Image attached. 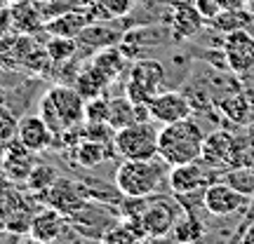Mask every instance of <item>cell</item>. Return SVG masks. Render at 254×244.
<instances>
[{"label": "cell", "instance_id": "14", "mask_svg": "<svg viewBox=\"0 0 254 244\" xmlns=\"http://www.w3.org/2000/svg\"><path fill=\"white\" fill-rule=\"evenodd\" d=\"M33 155L36 153H31L28 148H24V146L19 144V139L7 141V153L2 157V172H5V176L17 183L26 181L28 176H31V172L36 169Z\"/></svg>", "mask_w": 254, "mask_h": 244}, {"label": "cell", "instance_id": "32", "mask_svg": "<svg viewBox=\"0 0 254 244\" xmlns=\"http://www.w3.org/2000/svg\"><path fill=\"white\" fill-rule=\"evenodd\" d=\"M5 153H7V144H5V141H0V162H2Z\"/></svg>", "mask_w": 254, "mask_h": 244}, {"label": "cell", "instance_id": "22", "mask_svg": "<svg viewBox=\"0 0 254 244\" xmlns=\"http://www.w3.org/2000/svg\"><path fill=\"white\" fill-rule=\"evenodd\" d=\"M109 122L113 129H123V127L136 122V103L129 101L127 97H116V99H111Z\"/></svg>", "mask_w": 254, "mask_h": 244}, {"label": "cell", "instance_id": "7", "mask_svg": "<svg viewBox=\"0 0 254 244\" xmlns=\"http://www.w3.org/2000/svg\"><path fill=\"white\" fill-rule=\"evenodd\" d=\"M214 167H209L202 160L186 164H177L170 169V190L174 195H190L205 190L209 183H214Z\"/></svg>", "mask_w": 254, "mask_h": 244}, {"label": "cell", "instance_id": "20", "mask_svg": "<svg viewBox=\"0 0 254 244\" xmlns=\"http://www.w3.org/2000/svg\"><path fill=\"white\" fill-rule=\"evenodd\" d=\"M172 237L177 242H198L205 237V223L193 211L184 209V214L177 218V223L172 228Z\"/></svg>", "mask_w": 254, "mask_h": 244}, {"label": "cell", "instance_id": "2", "mask_svg": "<svg viewBox=\"0 0 254 244\" xmlns=\"http://www.w3.org/2000/svg\"><path fill=\"white\" fill-rule=\"evenodd\" d=\"M202 146H205V132L190 118L170 122V125H160L158 155L170 167L200 160L202 157Z\"/></svg>", "mask_w": 254, "mask_h": 244}, {"label": "cell", "instance_id": "23", "mask_svg": "<svg viewBox=\"0 0 254 244\" xmlns=\"http://www.w3.org/2000/svg\"><path fill=\"white\" fill-rule=\"evenodd\" d=\"M78 40L75 38H62V36H55L50 43L45 45L47 54L52 59V63H66L71 61L73 54H75V49H78Z\"/></svg>", "mask_w": 254, "mask_h": 244}, {"label": "cell", "instance_id": "25", "mask_svg": "<svg viewBox=\"0 0 254 244\" xmlns=\"http://www.w3.org/2000/svg\"><path fill=\"white\" fill-rule=\"evenodd\" d=\"M109 115H111V101L104 94L85 101V122H109Z\"/></svg>", "mask_w": 254, "mask_h": 244}, {"label": "cell", "instance_id": "33", "mask_svg": "<svg viewBox=\"0 0 254 244\" xmlns=\"http://www.w3.org/2000/svg\"><path fill=\"white\" fill-rule=\"evenodd\" d=\"M0 103H7V92H5L2 85H0Z\"/></svg>", "mask_w": 254, "mask_h": 244}, {"label": "cell", "instance_id": "8", "mask_svg": "<svg viewBox=\"0 0 254 244\" xmlns=\"http://www.w3.org/2000/svg\"><path fill=\"white\" fill-rule=\"evenodd\" d=\"M221 49H224L226 66L236 73V75L245 78L247 73L254 68V36L247 28L226 33Z\"/></svg>", "mask_w": 254, "mask_h": 244}, {"label": "cell", "instance_id": "27", "mask_svg": "<svg viewBox=\"0 0 254 244\" xmlns=\"http://www.w3.org/2000/svg\"><path fill=\"white\" fill-rule=\"evenodd\" d=\"M224 181H228L236 190L245 193V195H250V197L254 195V172L252 169L236 167V169H231V172L226 174V179H224Z\"/></svg>", "mask_w": 254, "mask_h": 244}, {"label": "cell", "instance_id": "34", "mask_svg": "<svg viewBox=\"0 0 254 244\" xmlns=\"http://www.w3.org/2000/svg\"><path fill=\"white\" fill-rule=\"evenodd\" d=\"M247 5H250V7H254V0H247Z\"/></svg>", "mask_w": 254, "mask_h": 244}, {"label": "cell", "instance_id": "10", "mask_svg": "<svg viewBox=\"0 0 254 244\" xmlns=\"http://www.w3.org/2000/svg\"><path fill=\"white\" fill-rule=\"evenodd\" d=\"M52 106H55L57 115L62 118L66 132L73 129V127H80L85 122V97L75 90V85L68 87V85H57L52 90L45 92Z\"/></svg>", "mask_w": 254, "mask_h": 244}, {"label": "cell", "instance_id": "3", "mask_svg": "<svg viewBox=\"0 0 254 244\" xmlns=\"http://www.w3.org/2000/svg\"><path fill=\"white\" fill-rule=\"evenodd\" d=\"M158 127L153 120L148 122H132V125L116 129L113 150L123 160H151L158 155Z\"/></svg>", "mask_w": 254, "mask_h": 244}, {"label": "cell", "instance_id": "12", "mask_svg": "<svg viewBox=\"0 0 254 244\" xmlns=\"http://www.w3.org/2000/svg\"><path fill=\"white\" fill-rule=\"evenodd\" d=\"M17 139L24 148H28L31 153L36 155L55 148V141H57V136L52 134V129L47 127L45 120L40 115H33V113H26L24 118H19Z\"/></svg>", "mask_w": 254, "mask_h": 244}, {"label": "cell", "instance_id": "9", "mask_svg": "<svg viewBox=\"0 0 254 244\" xmlns=\"http://www.w3.org/2000/svg\"><path fill=\"white\" fill-rule=\"evenodd\" d=\"M148 110L151 118L158 125H170V122H179L193 115V103L184 92L174 90H163L160 94H155L153 99L148 101Z\"/></svg>", "mask_w": 254, "mask_h": 244}, {"label": "cell", "instance_id": "16", "mask_svg": "<svg viewBox=\"0 0 254 244\" xmlns=\"http://www.w3.org/2000/svg\"><path fill=\"white\" fill-rule=\"evenodd\" d=\"M205 24L207 21L195 5H179V7L170 9V31H172L174 40H189V38L198 36Z\"/></svg>", "mask_w": 254, "mask_h": 244}, {"label": "cell", "instance_id": "24", "mask_svg": "<svg viewBox=\"0 0 254 244\" xmlns=\"http://www.w3.org/2000/svg\"><path fill=\"white\" fill-rule=\"evenodd\" d=\"M57 179H59V172H57L52 164H36V169L31 172L26 183L31 186V190L43 193V190H47L52 183H57Z\"/></svg>", "mask_w": 254, "mask_h": 244}, {"label": "cell", "instance_id": "13", "mask_svg": "<svg viewBox=\"0 0 254 244\" xmlns=\"http://www.w3.org/2000/svg\"><path fill=\"white\" fill-rule=\"evenodd\" d=\"M200 160L209 167H238V141L228 132H212L205 136Z\"/></svg>", "mask_w": 254, "mask_h": 244}, {"label": "cell", "instance_id": "5", "mask_svg": "<svg viewBox=\"0 0 254 244\" xmlns=\"http://www.w3.org/2000/svg\"><path fill=\"white\" fill-rule=\"evenodd\" d=\"M184 214L182 202L167 197V195H151L148 204L141 211V226H144L148 240H163L172 233L177 218Z\"/></svg>", "mask_w": 254, "mask_h": 244}, {"label": "cell", "instance_id": "17", "mask_svg": "<svg viewBox=\"0 0 254 244\" xmlns=\"http://www.w3.org/2000/svg\"><path fill=\"white\" fill-rule=\"evenodd\" d=\"M64 214L57 209H45L31 218V226H28V237L33 242H55L62 237L64 230Z\"/></svg>", "mask_w": 254, "mask_h": 244}, {"label": "cell", "instance_id": "30", "mask_svg": "<svg viewBox=\"0 0 254 244\" xmlns=\"http://www.w3.org/2000/svg\"><path fill=\"white\" fill-rule=\"evenodd\" d=\"M219 7L221 9H245L247 0H219Z\"/></svg>", "mask_w": 254, "mask_h": 244}, {"label": "cell", "instance_id": "4", "mask_svg": "<svg viewBox=\"0 0 254 244\" xmlns=\"http://www.w3.org/2000/svg\"><path fill=\"white\" fill-rule=\"evenodd\" d=\"M165 90V66L155 59H139L125 82V97L134 103H148Z\"/></svg>", "mask_w": 254, "mask_h": 244}, {"label": "cell", "instance_id": "21", "mask_svg": "<svg viewBox=\"0 0 254 244\" xmlns=\"http://www.w3.org/2000/svg\"><path fill=\"white\" fill-rule=\"evenodd\" d=\"M73 155H75V162L85 167V169H94L109 157L106 155V144L92 141V139H82L80 144L73 148Z\"/></svg>", "mask_w": 254, "mask_h": 244}, {"label": "cell", "instance_id": "26", "mask_svg": "<svg viewBox=\"0 0 254 244\" xmlns=\"http://www.w3.org/2000/svg\"><path fill=\"white\" fill-rule=\"evenodd\" d=\"M17 129H19V118L17 113L9 108L7 103H0V141H12L17 139Z\"/></svg>", "mask_w": 254, "mask_h": 244}, {"label": "cell", "instance_id": "11", "mask_svg": "<svg viewBox=\"0 0 254 244\" xmlns=\"http://www.w3.org/2000/svg\"><path fill=\"white\" fill-rule=\"evenodd\" d=\"M87 186L85 183H71L66 179H57V183H52L47 190H43V199L47 202V207L62 211L64 216H71L73 211L82 209L87 202Z\"/></svg>", "mask_w": 254, "mask_h": 244}, {"label": "cell", "instance_id": "15", "mask_svg": "<svg viewBox=\"0 0 254 244\" xmlns=\"http://www.w3.org/2000/svg\"><path fill=\"white\" fill-rule=\"evenodd\" d=\"M125 28H116L109 21H90L87 26L78 33V45L90 47V49H104V47H113L123 43Z\"/></svg>", "mask_w": 254, "mask_h": 244}, {"label": "cell", "instance_id": "18", "mask_svg": "<svg viewBox=\"0 0 254 244\" xmlns=\"http://www.w3.org/2000/svg\"><path fill=\"white\" fill-rule=\"evenodd\" d=\"M252 12L250 9H221L217 17L214 19H209L207 24L214 31H221L224 36L226 33H231V31H240V28H247V26H252Z\"/></svg>", "mask_w": 254, "mask_h": 244}, {"label": "cell", "instance_id": "19", "mask_svg": "<svg viewBox=\"0 0 254 244\" xmlns=\"http://www.w3.org/2000/svg\"><path fill=\"white\" fill-rule=\"evenodd\" d=\"M90 24L87 12H66L62 17H57L55 21L47 24L50 36H62V38H78L82 28Z\"/></svg>", "mask_w": 254, "mask_h": 244}, {"label": "cell", "instance_id": "6", "mask_svg": "<svg viewBox=\"0 0 254 244\" xmlns=\"http://www.w3.org/2000/svg\"><path fill=\"white\" fill-rule=\"evenodd\" d=\"M250 204V195L236 190L228 181H214L202 190V207L212 216H233L245 211Z\"/></svg>", "mask_w": 254, "mask_h": 244}, {"label": "cell", "instance_id": "28", "mask_svg": "<svg viewBox=\"0 0 254 244\" xmlns=\"http://www.w3.org/2000/svg\"><path fill=\"white\" fill-rule=\"evenodd\" d=\"M221 110L226 113L231 120H236V122H245L247 120V113H250V103L243 94H233V97H228L226 101H221L219 103Z\"/></svg>", "mask_w": 254, "mask_h": 244}, {"label": "cell", "instance_id": "31", "mask_svg": "<svg viewBox=\"0 0 254 244\" xmlns=\"http://www.w3.org/2000/svg\"><path fill=\"white\" fill-rule=\"evenodd\" d=\"M240 242L243 244H254V223H250V226L245 228V233L240 235Z\"/></svg>", "mask_w": 254, "mask_h": 244}, {"label": "cell", "instance_id": "1", "mask_svg": "<svg viewBox=\"0 0 254 244\" xmlns=\"http://www.w3.org/2000/svg\"><path fill=\"white\" fill-rule=\"evenodd\" d=\"M170 164L160 155L151 160H123L116 169V188L125 197H151L170 188Z\"/></svg>", "mask_w": 254, "mask_h": 244}, {"label": "cell", "instance_id": "29", "mask_svg": "<svg viewBox=\"0 0 254 244\" xmlns=\"http://www.w3.org/2000/svg\"><path fill=\"white\" fill-rule=\"evenodd\" d=\"M195 7H198V12L205 17V21L214 19L219 12H221V7H219V0H195Z\"/></svg>", "mask_w": 254, "mask_h": 244}]
</instances>
